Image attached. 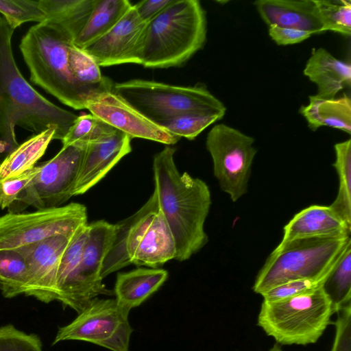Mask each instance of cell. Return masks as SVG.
<instances>
[{"label":"cell","mask_w":351,"mask_h":351,"mask_svg":"<svg viewBox=\"0 0 351 351\" xmlns=\"http://www.w3.org/2000/svg\"><path fill=\"white\" fill-rule=\"evenodd\" d=\"M324 279H299L276 286L261 295L265 301H278L320 287Z\"/></svg>","instance_id":"obj_36"},{"label":"cell","mask_w":351,"mask_h":351,"mask_svg":"<svg viewBox=\"0 0 351 351\" xmlns=\"http://www.w3.org/2000/svg\"><path fill=\"white\" fill-rule=\"evenodd\" d=\"M304 74L317 87V97L333 99L351 84V66L335 58L324 48L313 49Z\"/></svg>","instance_id":"obj_20"},{"label":"cell","mask_w":351,"mask_h":351,"mask_svg":"<svg viewBox=\"0 0 351 351\" xmlns=\"http://www.w3.org/2000/svg\"><path fill=\"white\" fill-rule=\"evenodd\" d=\"M28 271L23 255L16 250H0V290L5 298L25 294Z\"/></svg>","instance_id":"obj_29"},{"label":"cell","mask_w":351,"mask_h":351,"mask_svg":"<svg viewBox=\"0 0 351 351\" xmlns=\"http://www.w3.org/2000/svg\"><path fill=\"white\" fill-rule=\"evenodd\" d=\"M87 223L86 206L74 202L32 213H8L0 216V250H18L56 235L71 234Z\"/></svg>","instance_id":"obj_10"},{"label":"cell","mask_w":351,"mask_h":351,"mask_svg":"<svg viewBox=\"0 0 351 351\" xmlns=\"http://www.w3.org/2000/svg\"><path fill=\"white\" fill-rule=\"evenodd\" d=\"M336 332L331 351H351V303L336 312Z\"/></svg>","instance_id":"obj_37"},{"label":"cell","mask_w":351,"mask_h":351,"mask_svg":"<svg viewBox=\"0 0 351 351\" xmlns=\"http://www.w3.org/2000/svg\"><path fill=\"white\" fill-rule=\"evenodd\" d=\"M77 230L16 250L23 255L27 267L28 281L25 295L46 303L58 300L57 277L60 261Z\"/></svg>","instance_id":"obj_14"},{"label":"cell","mask_w":351,"mask_h":351,"mask_svg":"<svg viewBox=\"0 0 351 351\" xmlns=\"http://www.w3.org/2000/svg\"><path fill=\"white\" fill-rule=\"evenodd\" d=\"M55 135V129H47L19 145L0 163V178L15 177L34 168Z\"/></svg>","instance_id":"obj_25"},{"label":"cell","mask_w":351,"mask_h":351,"mask_svg":"<svg viewBox=\"0 0 351 351\" xmlns=\"http://www.w3.org/2000/svg\"><path fill=\"white\" fill-rule=\"evenodd\" d=\"M146 24L139 19L132 5L109 32L82 49L99 67L140 64Z\"/></svg>","instance_id":"obj_16"},{"label":"cell","mask_w":351,"mask_h":351,"mask_svg":"<svg viewBox=\"0 0 351 351\" xmlns=\"http://www.w3.org/2000/svg\"><path fill=\"white\" fill-rule=\"evenodd\" d=\"M351 226L329 206L311 205L296 213L285 226L280 243L312 237H350Z\"/></svg>","instance_id":"obj_19"},{"label":"cell","mask_w":351,"mask_h":351,"mask_svg":"<svg viewBox=\"0 0 351 351\" xmlns=\"http://www.w3.org/2000/svg\"><path fill=\"white\" fill-rule=\"evenodd\" d=\"M167 270L158 268H137L117 276L114 293L116 300L130 311L141 304L165 282Z\"/></svg>","instance_id":"obj_21"},{"label":"cell","mask_w":351,"mask_h":351,"mask_svg":"<svg viewBox=\"0 0 351 351\" xmlns=\"http://www.w3.org/2000/svg\"><path fill=\"white\" fill-rule=\"evenodd\" d=\"M14 31L0 16V157L3 160L19 145L16 126L34 134L53 128L54 139L62 141L78 117L47 99L25 79L14 58Z\"/></svg>","instance_id":"obj_1"},{"label":"cell","mask_w":351,"mask_h":351,"mask_svg":"<svg viewBox=\"0 0 351 351\" xmlns=\"http://www.w3.org/2000/svg\"><path fill=\"white\" fill-rule=\"evenodd\" d=\"M132 5L127 0H95L86 24L73 42L74 45L84 49L106 34Z\"/></svg>","instance_id":"obj_23"},{"label":"cell","mask_w":351,"mask_h":351,"mask_svg":"<svg viewBox=\"0 0 351 351\" xmlns=\"http://www.w3.org/2000/svg\"><path fill=\"white\" fill-rule=\"evenodd\" d=\"M0 351H43L40 338L11 324L0 327Z\"/></svg>","instance_id":"obj_34"},{"label":"cell","mask_w":351,"mask_h":351,"mask_svg":"<svg viewBox=\"0 0 351 351\" xmlns=\"http://www.w3.org/2000/svg\"><path fill=\"white\" fill-rule=\"evenodd\" d=\"M257 12L269 26L292 28L311 32H324L315 0H257Z\"/></svg>","instance_id":"obj_18"},{"label":"cell","mask_w":351,"mask_h":351,"mask_svg":"<svg viewBox=\"0 0 351 351\" xmlns=\"http://www.w3.org/2000/svg\"><path fill=\"white\" fill-rule=\"evenodd\" d=\"M0 13L14 30L25 23L46 20L39 0H0Z\"/></svg>","instance_id":"obj_33"},{"label":"cell","mask_w":351,"mask_h":351,"mask_svg":"<svg viewBox=\"0 0 351 351\" xmlns=\"http://www.w3.org/2000/svg\"><path fill=\"white\" fill-rule=\"evenodd\" d=\"M335 160L332 166L339 178L336 198L329 206L331 210L351 226V140L334 145Z\"/></svg>","instance_id":"obj_27"},{"label":"cell","mask_w":351,"mask_h":351,"mask_svg":"<svg viewBox=\"0 0 351 351\" xmlns=\"http://www.w3.org/2000/svg\"><path fill=\"white\" fill-rule=\"evenodd\" d=\"M86 109L131 138H140L167 145L180 138L155 123L112 91L101 93L87 101Z\"/></svg>","instance_id":"obj_15"},{"label":"cell","mask_w":351,"mask_h":351,"mask_svg":"<svg viewBox=\"0 0 351 351\" xmlns=\"http://www.w3.org/2000/svg\"><path fill=\"white\" fill-rule=\"evenodd\" d=\"M38 171L39 166L36 165L19 176L0 178V208L9 209Z\"/></svg>","instance_id":"obj_35"},{"label":"cell","mask_w":351,"mask_h":351,"mask_svg":"<svg viewBox=\"0 0 351 351\" xmlns=\"http://www.w3.org/2000/svg\"><path fill=\"white\" fill-rule=\"evenodd\" d=\"M131 138L117 130L111 136L86 145L75 195H82L100 181L131 150Z\"/></svg>","instance_id":"obj_17"},{"label":"cell","mask_w":351,"mask_h":351,"mask_svg":"<svg viewBox=\"0 0 351 351\" xmlns=\"http://www.w3.org/2000/svg\"><path fill=\"white\" fill-rule=\"evenodd\" d=\"M173 0H145L133 5L139 17L145 23H147L158 16Z\"/></svg>","instance_id":"obj_39"},{"label":"cell","mask_w":351,"mask_h":351,"mask_svg":"<svg viewBox=\"0 0 351 351\" xmlns=\"http://www.w3.org/2000/svg\"><path fill=\"white\" fill-rule=\"evenodd\" d=\"M222 118L217 114L186 113L162 121L158 125L180 138L193 140L206 128Z\"/></svg>","instance_id":"obj_32"},{"label":"cell","mask_w":351,"mask_h":351,"mask_svg":"<svg viewBox=\"0 0 351 351\" xmlns=\"http://www.w3.org/2000/svg\"><path fill=\"white\" fill-rule=\"evenodd\" d=\"M117 130L92 114L78 116L61 141L62 146L95 142L113 134Z\"/></svg>","instance_id":"obj_30"},{"label":"cell","mask_w":351,"mask_h":351,"mask_svg":"<svg viewBox=\"0 0 351 351\" xmlns=\"http://www.w3.org/2000/svg\"><path fill=\"white\" fill-rule=\"evenodd\" d=\"M112 91L156 124L173 117L197 113L224 117L226 108L205 86H175L134 79L114 84Z\"/></svg>","instance_id":"obj_8"},{"label":"cell","mask_w":351,"mask_h":351,"mask_svg":"<svg viewBox=\"0 0 351 351\" xmlns=\"http://www.w3.org/2000/svg\"><path fill=\"white\" fill-rule=\"evenodd\" d=\"M69 62L76 82L94 97L101 93L112 91L114 85L112 80L104 76L96 62L73 43L69 50Z\"/></svg>","instance_id":"obj_26"},{"label":"cell","mask_w":351,"mask_h":351,"mask_svg":"<svg viewBox=\"0 0 351 351\" xmlns=\"http://www.w3.org/2000/svg\"><path fill=\"white\" fill-rule=\"evenodd\" d=\"M269 351H282V350L278 343H276Z\"/></svg>","instance_id":"obj_40"},{"label":"cell","mask_w":351,"mask_h":351,"mask_svg":"<svg viewBox=\"0 0 351 351\" xmlns=\"http://www.w3.org/2000/svg\"><path fill=\"white\" fill-rule=\"evenodd\" d=\"M114 225L104 220L88 224V233L80 262L59 289L58 301L78 313L99 295H112L114 291L102 283V264L110 249Z\"/></svg>","instance_id":"obj_12"},{"label":"cell","mask_w":351,"mask_h":351,"mask_svg":"<svg viewBox=\"0 0 351 351\" xmlns=\"http://www.w3.org/2000/svg\"><path fill=\"white\" fill-rule=\"evenodd\" d=\"M176 256L174 238L154 192L138 211L114 225L101 276L104 278L130 264L157 268Z\"/></svg>","instance_id":"obj_5"},{"label":"cell","mask_w":351,"mask_h":351,"mask_svg":"<svg viewBox=\"0 0 351 351\" xmlns=\"http://www.w3.org/2000/svg\"><path fill=\"white\" fill-rule=\"evenodd\" d=\"M73 43L64 30L45 21L30 27L22 37L19 49L32 82L64 105L82 110L94 96L72 75L69 50Z\"/></svg>","instance_id":"obj_4"},{"label":"cell","mask_w":351,"mask_h":351,"mask_svg":"<svg viewBox=\"0 0 351 351\" xmlns=\"http://www.w3.org/2000/svg\"><path fill=\"white\" fill-rule=\"evenodd\" d=\"M351 242L348 237H312L280 243L258 273L253 291L261 294L299 279H324Z\"/></svg>","instance_id":"obj_6"},{"label":"cell","mask_w":351,"mask_h":351,"mask_svg":"<svg viewBox=\"0 0 351 351\" xmlns=\"http://www.w3.org/2000/svg\"><path fill=\"white\" fill-rule=\"evenodd\" d=\"M129 310L116 299H93L66 326L60 327L53 345L66 340L90 342L112 351H129L133 329Z\"/></svg>","instance_id":"obj_13"},{"label":"cell","mask_w":351,"mask_h":351,"mask_svg":"<svg viewBox=\"0 0 351 351\" xmlns=\"http://www.w3.org/2000/svg\"><path fill=\"white\" fill-rule=\"evenodd\" d=\"M46 20L64 30L73 43L86 24L95 0H39Z\"/></svg>","instance_id":"obj_24"},{"label":"cell","mask_w":351,"mask_h":351,"mask_svg":"<svg viewBox=\"0 0 351 351\" xmlns=\"http://www.w3.org/2000/svg\"><path fill=\"white\" fill-rule=\"evenodd\" d=\"M299 112L312 131L326 126L351 134V99L346 93L337 99L311 95L308 104L302 106Z\"/></svg>","instance_id":"obj_22"},{"label":"cell","mask_w":351,"mask_h":351,"mask_svg":"<svg viewBox=\"0 0 351 351\" xmlns=\"http://www.w3.org/2000/svg\"><path fill=\"white\" fill-rule=\"evenodd\" d=\"M86 145L62 146L50 160L38 165L39 171L19 195L9 213H21L29 206L37 209L61 206L72 196Z\"/></svg>","instance_id":"obj_9"},{"label":"cell","mask_w":351,"mask_h":351,"mask_svg":"<svg viewBox=\"0 0 351 351\" xmlns=\"http://www.w3.org/2000/svg\"><path fill=\"white\" fill-rule=\"evenodd\" d=\"M335 313L322 287L278 301L263 300L258 326L281 345L316 343Z\"/></svg>","instance_id":"obj_7"},{"label":"cell","mask_w":351,"mask_h":351,"mask_svg":"<svg viewBox=\"0 0 351 351\" xmlns=\"http://www.w3.org/2000/svg\"><path fill=\"white\" fill-rule=\"evenodd\" d=\"M176 149L165 146L153 160L159 208L174 238L176 258L189 259L208 242L204 223L211 206L208 186L188 173H180L175 161Z\"/></svg>","instance_id":"obj_2"},{"label":"cell","mask_w":351,"mask_h":351,"mask_svg":"<svg viewBox=\"0 0 351 351\" xmlns=\"http://www.w3.org/2000/svg\"><path fill=\"white\" fill-rule=\"evenodd\" d=\"M268 33L271 38L278 45H289L300 43L306 40L312 35V34L308 32L277 26L269 27Z\"/></svg>","instance_id":"obj_38"},{"label":"cell","mask_w":351,"mask_h":351,"mask_svg":"<svg viewBox=\"0 0 351 351\" xmlns=\"http://www.w3.org/2000/svg\"><path fill=\"white\" fill-rule=\"evenodd\" d=\"M206 12L198 0H173L146 24L141 64L146 68L180 66L206 40Z\"/></svg>","instance_id":"obj_3"},{"label":"cell","mask_w":351,"mask_h":351,"mask_svg":"<svg viewBox=\"0 0 351 351\" xmlns=\"http://www.w3.org/2000/svg\"><path fill=\"white\" fill-rule=\"evenodd\" d=\"M324 30L346 36L351 34V1L350 0H315Z\"/></svg>","instance_id":"obj_31"},{"label":"cell","mask_w":351,"mask_h":351,"mask_svg":"<svg viewBox=\"0 0 351 351\" xmlns=\"http://www.w3.org/2000/svg\"><path fill=\"white\" fill-rule=\"evenodd\" d=\"M254 138L224 123L214 125L206 147L213 164V174L221 189L233 202L247 193L252 166L257 153Z\"/></svg>","instance_id":"obj_11"},{"label":"cell","mask_w":351,"mask_h":351,"mask_svg":"<svg viewBox=\"0 0 351 351\" xmlns=\"http://www.w3.org/2000/svg\"><path fill=\"white\" fill-rule=\"evenodd\" d=\"M335 309L351 303V242H350L321 286Z\"/></svg>","instance_id":"obj_28"}]
</instances>
